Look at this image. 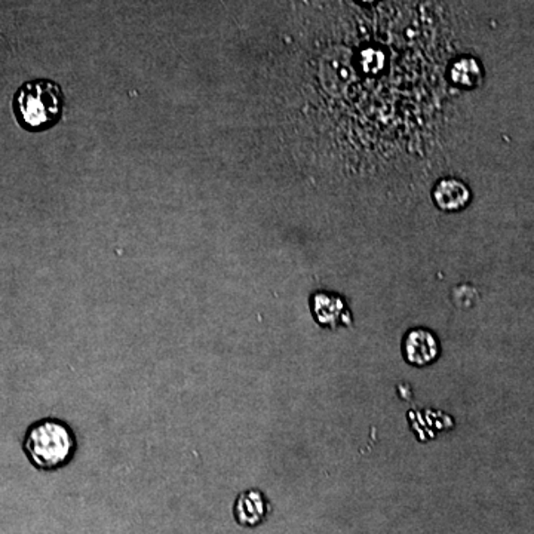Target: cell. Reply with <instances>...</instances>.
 <instances>
[{"label": "cell", "instance_id": "cell-1", "mask_svg": "<svg viewBox=\"0 0 534 534\" xmlns=\"http://www.w3.org/2000/svg\"><path fill=\"white\" fill-rule=\"evenodd\" d=\"M76 447L73 429L58 418H42L33 423L24 438L27 457L42 470L60 469L67 465L73 459Z\"/></svg>", "mask_w": 534, "mask_h": 534}, {"label": "cell", "instance_id": "cell-9", "mask_svg": "<svg viewBox=\"0 0 534 534\" xmlns=\"http://www.w3.org/2000/svg\"><path fill=\"white\" fill-rule=\"evenodd\" d=\"M359 2H361V4H375V0H359Z\"/></svg>", "mask_w": 534, "mask_h": 534}, {"label": "cell", "instance_id": "cell-6", "mask_svg": "<svg viewBox=\"0 0 534 534\" xmlns=\"http://www.w3.org/2000/svg\"><path fill=\"white\" fill-rule=\"evenodd\" d=\"M434 199L441 210L454 212L469 203L470 192L468 185H463L461 181L456 178H444L436 185Z\"/></svg>", "mask_w": 534, "mask_h": 534}, {"label": "cell", "instance_id": "cell-4", "mask_svg": "<svg viewBox=\"0 0 534 534\" xmlns=\"http://www.w3.org/2000/svg\"><path fill=\"white\" fill-rule=\"evenodd\" d=\"M312 312L323 327L336 330L350 325V312L340 296L330 293H316L312 298Z\"/></svg>", "mask_w": 534, "mask_h": 534}, {"label": "cell", "instance_id": "cell-7", "mask_svg": "<svg viewBox=\"0 0 534 534\" xmlns=\"http://www.w3.org/2000/svg\"><path fill=\"white\" fill-rule=\"evenodd\" d=\"M452 82L465 88L478 87L483 81V69L478 61L466 56L457 60L452 67Z\"/></svg>", "mask_w": 534, "mask_h": 534}, {"label": "cell", "instance_id": "cell-8", "mask_svg": "<svg viewBox=\"0 0 534 534\" xmlns=\"http://www.w3.org/2000/svg\"><path fill=\"white\" fill-rule=\"evenodd\" d=\"M383 61L384 56L383 52L379 51V49H366V51L362 52V67L366 72H379L382 67H383Z\"/></svg>", "mask_w": 534, "mask_h": 534}, {"label": "cell", "instance_id": "cell-2", "mask_svg": "<svg viewBox=\"0 0 534 534\" xmlns=\"http://www.w3.org/2000/svg\"><path fill=\"white\" fill-rule=\"evenodd\" d=\"M65 95L60 85L52 81H30L22 85L13 99V112L24 128L42 131L60 121Z\"/></svg>", "mask_w": 534, "mask_h": 534}, {"label": "cell", "instance_id": "cell-3", "mask_svg": "<svg viewBox=\"0 0 534 534\" xmlns=\"http://www.w3.org/2000/svg\"><path fill=\"white\" fill-rule=\"evenodd\" d=\"M402 354L411 366H431L440 357V340L431 330L414 328L407 332L402 340Z\"/></svg>", "mask_w": 534, "mask_h": 534}, {"label": "cell", "instance_id": "cell-5", "mask_svg": "<svg viewBox=\"0 0 534 534\" xmlns=\"http://www.w3.org/2000/svg\"><path fill=\"white\" fill-rule=\"evenodd\" d=\"M233 511H235L237 524L244 527H255L266 520L269 513V502L262 491H244L235 502Z\"/></svg>", "mask_w": 534, "mask_h": 534}]
</instances>
